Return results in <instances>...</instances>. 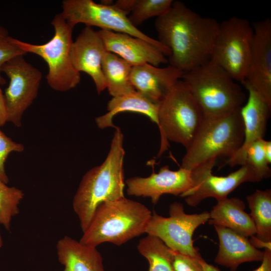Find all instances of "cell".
<instances>
[{"label":"cell","mask_w":271,"mask_h":271,"mask_svg":"<svg viewBox=\"0 0 271 271\" xmlns=\"http://www.w3.org/2000/svg\"><path fill=\"white\" fill-rule=\"evenodd\" d=\"M3 245V240L2 235L0 233V248L2 247Z\"/></svg>","instance_id":"obj_38"},{"label":"cell","mask_w":271,"mask_h":271,"mask_svg":"<svg viewBox=\"0 0 271 271\" xmlns=\"http://www.w3.org/2000/svg\"><path fill=\"white\" fill-rule=\"evenodd\" d=\"M10 37L7 30L0 25V85L6 82L1 75L3 65L15 57L27 54L11 42Z\"/></svg>","instance_id":"obj_29"},{"label":"cell","mask_w":271,"mask_h":271,"mask_svg":"<svg viewBox=\"0 0 271 271\" xmlns=\"http://www.w3.org/2000/svg\"><path fill=\"white\" fill-rule=\"evenodd\" d=\"M2 72L10 79L4 94L8 122L20 127L25 111L38 95L42 74L28 63L23 55L15 57L6 62L2 67Z\"/></svg>","instance_id":"obj_11"},{"label":"cell","mask_w":271,"mask_h":271,"mask_svg":"<svg viewBox=\"0 0 271 271\" xmlns=\"http://www.w3.org/2000/svg\"><path fill=\"white\" fill-rule=\"evenodd\" d=\"M212 173L185 197L188 205L196 206L202 201L210 197L217 200L225 199L241 184L260 181L254 171L247 165L241 166L238 170L225 176H215Z\"/></svg>","instance_id":"obj_18"},{"label":"cell","mask_w":271,"mask_h":271,"mask_svg":"<svg viewBox=\"0 0 271 271\" xmlns=\"http://www.w3.org/2000/svg\"><path fill=\"white\" fill-rule=\"evenodd\" d=\"M169 212L168 217L152 212L145 233L158 238L175 252L192 257L199 256L193 245V235L200 225L208 222L209 212L187 214L183 205L177 202L170 205Z\"/></svg>","instance_id":"obj_10"},{"label":"cell","mask_w":271,"mask_h":271,"mask_svg":"<svg viewBox=\"0 0 271 271\" xmlns=\"http://www.w3.org/2000/svg\"><path fill=\"white\" fill-rule=\"evenodd\" d=\"M114 129L105 160L84 175L73 197V208L83 232L101 203L124 197L123 135L119 127Z\"/></svg>","instance_id":"obj_2"},{"label":"cell","mask_w":271,"mask_h":271,"mask_svg":"<svg viewBox=\"0 0 271 271\" xmlns=\"http://www.w3.org/2000/svg\"><path fill=\"white\" fill-rule=\"evenodd\" d=\"M137 249L149 261L148 271H175L173 259L175 251L158 238L148 235L140 240Z\"/></svg>","instance_id":"obj_25"},{"label":"cell","mask_w":271,"mask_h":271,"mask_svg":"<svg viewBox=\"0 0 271 271\" xmlns=\"http://www.w3.org/2000/svg\"><path fill=\"white\" fill-rule=\"evenodd\" d=\"M24 150L23 144L13 141L0 129V180L6 184L9 181L5 167L8 157L12 152H22Z\"/></svg>","instance_id":"obj_30"},{"label":"cell","mask_w":271,"mask_h":271,"mask_svg":"<svg viewBox=\"0 0 271 271\" xmlns=\"http://www.w3.org/2000/svg\"><path fill=\"white\" fill-rule=\"evenodd\" d=\"M184 72L170 65L159 67L148 63L132 66L130 81L134 89L158 103L180 80Z\"/></svg>","instance_id":"obj_17"},{"label":"cell","mask_w":271,"mask_h":271,"mask_svg":"<svg viewBox=\"0 0 271 271\" xmlns=\"http://www.w3.org/2000/svg\"><path fill=\"white\" fill-rule=\"evenodd\" d=\"M61 14L72 27L79 23L88 27L95 26L101 29L127 34L147 41L169 57L170 50L158 40L153 39L134 27L128 16L114 5L97 4L92 0H64Z\"/></svg>","instance_id":"obj_9"},{"label":"cell","mask_w":271,"mask_h":271,"mask_svg":"<svg viewBox=\"0 0 271 271\" xmlns=\"http://www.w3.org/2000/svg\"><path fill=\"white\" fill-rule=\"evenodd\" d=\"M264 139L253 143L246 151L245 165L249 166L262 180L270 176L271 170L263 148Z\"/></svg>","instance_id":"obj_28"},{"label":"cell","mask_w":271,"mask_h":271,"mask_svg":"<svg viewBox=\"0 0 271 271\" xmlns=\"http://www.w3.org/2000/svg\"><path fill=\"white\" fill-rule=\"evenodd\" d=\"M152 214L143 204L125 197L102 202L79 241L94 247L104 242L120 246L145 233Z\"/></svg>","instance_id":"obj_3"},{"label":"cell","mask_w":271,"mask_h":271,"mask_svg":"<svg viewBox=\"0 0 271 271\" xmlns=\"http://www.w3.org/2000/svg\"><path fill=\"white\" fill-rule=\"evenodd\" d=\"M105 51L97 31L88 26H85L73 42L70 51L71 61L74 69L91 77L98 94L106 88L102 70V61Z\"/></svg>","instance_id":"obj_15"},{"label":"cell","mask_w":271,"mask_h":271,"mask_svg":"<svg viewBox=\"0 0 271 271\" xmlns=\"http://www.w3.org/2000/svg\"><path fill=\"white\" fill-rule=\"evenodd\" d=\"M240 108L220 115H204L195 137L186 149L181 167L191 170L210 161L217 160L218 157H232L244 139Z\"/></svg>","instance_id":"obj_4"},{"label":"cell","mask_w":271,"mask_h":271,"mask_svg":"<svg viewBox=\"0 0 271 271\" xmlns=\"http://www.w3.org/2000/svg\"><path fill=\"white\" fill-rule=\"evenodd\" d=\"M51 25L54 29V36L44 44L29 43L11 36L10 40L26 53L41 57L48 66V84L56 91L65 92L76 87L81 80L80 73L74 69L70 58L73 28L61 13L55 16Z\"/></svg>","instance_id":"obj_7"},{"label":"cell","mask_w":271,"mask_h":271,"mask_svg":"<svg viewBox=\"0 0 271 271\" xmlns=\"http://www.w3.org/2000/svg\"><path fill=\"white\" fill-rule=\"evenodd\" d=\"M7 122H8L7 109L4 94L0 87V127L4 125Z\"/></svg>","instance_id":"obj_34"},{"label":"cell","mask_w":271,"mask_h":271,"mask_svg":"<svg viewBox=\"0 0 271 271\" xmlns=\"http://www.w3.org/2000/svg\"><path fill=\"white\" fill-rule=\"evenodd\" d=\"M244 202L237 198H226L217 200L209 212L210 224L230 229L246 237L255 234V227L245 211Z\"/></svg>","instance_id":"obj_21"},{"label":"cell","mask_w":271,"mask_h":271,"mask_svg":"<svg viewBox=\"0 0 271 271\" xmlns=\"http://www.w3.org/2000/svg\"><path fill=\"white\" fill-rule=\"evenodd\" d=\"M132 67L116 54L105 51L102 61V70L106 88L112 97L124 95L136 90L130 81Z\"/></svg>","instance_id":"obj_23"},{"label":"cell","mask_w":271,"mask_h":271,"mask_svg":"<svg viewBox=\"0 0 271 271\" xmlns=\"http://www.w3.org/2000/svg\"><path fill=\"white\" fill-rule=\"evenodd\" d=\"M181 80L205 115L226 114L240 108L246 100L240 86L211 60L184 72Z\"/></svg>","instance_id":"obj_5"},{"label":"cell","mask_w":271,"mask_h":271,"mask_svg":"<svg viewBox=\"0 0 271 271\" xmlns=\"http://www.w3.org/2000/svg\"><path fill=\"white\" fill-rule=\"evenodd\" d=\"M249 241L251 244L256 248H261L271 249V241L265 242L257 238L255 235L249 237Z\"/></svg>","instance_id":"obj_35"},{"label":"cell","mask_w":271,"mask_h":271,"mask_svg":"<svg viewBox=\"0 0 271 271\" xmlns=\"http://www.w3.org/2000/svg\"><path fill=\"white\" fill-rule=\"evenodd\" d=\"M219 25L215 19L203 17L178 1L155 21L158 40L171 52L168 62L183 72L210 60Z\"/></svg>","instance_id":"obj_1"},{"label":"cell","mask_w":271,"mask_h":271,"mask_svg":"<svg viewBox=\"0 0 271 271\" xmlns=\"http://www.w3.org/2000/svg\"><path fill=\"white\" fill-rule=\"evenodd\" d=\"M198 259L204 271H220L217 267L208 263L201 255L199 257Z\"/></svg>","instance_id":"obj_37"},{"label":"cell","mask_w":271,"mask_h":271,"mask_svg":"<svg viewBox=\"0 0 271 271\" xmlns=\"http://www.w3.org/2000/svg\"><path fill=\"white\" fill-rule=\"evenodd\" d=\"M159 103H154L136 90L120 96L112 97L108 102L105 114L95 118L97 126L101 129L115 128L113 118L122 112H133L148 116L151 121L158 125Z\"/></svg>","instance_id":"obj_22"},{"label":"cell","mask_w":271,"mask_h":271,"mask_svg":"<svg viewBox=\"0 0 271 271\" xmlns=\"http://www.w3.org/2000/svg\"><path fill=\"white\" fill-rule=\"evenodd\" d=\"M128 195L149 197L156 205L163 194L182 196L195 186L192 170L180 167L173 171L168 166L161 167L158 173L153 171L147 177L135 176L125 181Z\"/></svg>","instance_id":"obj_12"},{"label":"cell","mask_w":271,"mask_h":271,"mask_svg":"<svg viewBox=\"0 0 271 271\" xmlns=\"http://www.w3.org/2000/svg\"><path fill=\"white\" fill-rule=\"evenodd\" d=\"M263 151L267 162L271 163V142L264 140L263 144Z\"/></svg>","instance_id":"obj_36"},{"label":"cell","mask_w":271,"mask_h":271,"mask_svg":"<svg viewBox=\"0 0 271 271\" xmlns=\"http://www.w3.org/2000/svg\"><path fill=\"white\" fill-rule=\"evenodd\" d=\"M246 199L255 227V236L262 241L270 242L271 190H256Z\"/></svg>","instance_id":"obj_24"},{"label":"cell","mask_w":271,"mask_h":271,"mask_svg":"<svg viewBox=\"0 0 271 271\" xmlns=\"http://www.w3.org/2000/svg\"><path fill=\"white\" fill-rule=\"evenodd\" d=\"M172 0H137L136 4L128 18L137 27L147 20L159 17L171 8Z\"/></svg>","instance_id":"obj_27"},{"label":"cell","mask_w":271,"mask_h":271,"mask_svg":"<svg viewBox=\"0 0 271 271\" xmlns=\"http://www.w3.org/2000/svg\"><path fill=\"white\" fill-rule=\"evenodd\" d=\"M56 250L58 261L64 266L63 271H105L96 247L65 236L57 241Z\"/></svg>","instance_id":"obj_20"},{"label":"cell","mask_w":271,"mask_h":271,"mask_svg":"<svg viewBox=\"0 0 271 271\" xmlns=\"http://www.w3.org/2000/svg\"><path fill=\"white\" fill-rule=\"evenodd\" d=\"M106 51L114 53L132 66L148 63L159 66L168 59L157 47L127 34L100 29L97 31Z\"/></svg>","instance_id":"obj_16"},{"label":"cell","mask_w":271,"mask_h":271,"mask_svg":"<svg viewBox=\"0 0 271 271\" xmlns=\"http://www.w3.org/2000/svg\"><path fill=\"white\" fill-rule=\"evenodd\" d=\"M192 257L175 252L173 266L175 271H204L199 257Z\"/></svg>","instance_id":"obj_31"},{"label":"cell","mask_w":271,"mask_h":271,"mask_svg":"<svg viewBox=\"0 0 271 271\" xmlns=\"http://www.w3.org/2000/svg\"><path fill=\"white\" fill-rule=\"evenodd\" d=\"M253 29L245 19L233 17L219 23L210 60L236 81L242 83L248 69Z\"/></svg>","instance_id":"obj_8"},{"label":"cell","mask_w":271,"mask_h":271,"mask_svg":"<svg viewBox=\"0 0 271 271\" xmlns=\"http://www.w3.org/2000/svg\"><path fill=\"white\" fill-rule=\"evenodd\" d=\"M252 271H271V249H264L261 264Z\"/></svg>","instance_id":"obj_33"},{"label":"cell","mask_w":271,"mask_h":271,"mask_svg":"<svg viewBox=\"0 0 271 271\" xmlns=\"http://www.w3.org/2000/svg\"><path fill=\"white\" fill-rule=\"evenodd\" d=\"M245 80L271 106V19L255 22Z\"/></svg>","instance_id":"obj_13"},{"label":"cell","mask_w":271,"mask_h":271,"mask_svg":"<svg viewBox=\"0 0 271 271\" xmlns=\"http://www.w3.org/2000/svg\"><path fill=\"white\" fill-rule=\"evenodd\" d=\"M158 125L160 157L169 147V142L187 149L195 137L204 114L186 83L179 80L159 102Z\"/></svg>","instance_id":"obj_6"},{"label":"cell","mask_w":271,"mask_h":271,"mask_svg":"<svg viewBox=\"0 0 271 271\" xmlns=\"http://www.w3.org/2000/svg\"><path fill=\"white\" fill-rule=\"evenodd\" d=\"M219 238V250L214 262L236 271L241 264L261 261L264 251L254 247L248 238L226 227L214 225Z\"/></svg>","instance_id":"obj_19"},{"label":"cell","mask_w":271,"mask_h":271,"mask_svg":"<svg viewBox=\"0 0 271 271\" xmlns=\"http://www.w3.org/2000/svg\"><path fill=\"white\" fill-rule=\"evenodd\" d=\"M24 193L15 187H9L0 180V224L10 231L13 218L20 212L19 205Z\"/></svg>","instance_id":"obj_26"},{"label":"cell","mask_w":271,"mask_h":271,"mask_svg":"<svg viewBox=\"0 0 271 271\" xmlns=\"http://www.w3.org/2000/svg\"><path fill=\"white\" fill-rule=\"evenodd\" d=\"M241 84L248 94L240 109L244 139L239 150L225 162V165L231 167L245 165L246 153L249 147L256 141L263 139L271 110V106L247 81L244 80Z\"/></svg>","instance_id":"obj_14"},{"label":"cell","mask_w":271,"mask_h":271,"mask_svg":"<svg viewBox=\"0 0 271 271\" xmlns=\"http://www.w3.org/2000/svg\"><path fill=\"white\" fill-rule=\"evenodd\" d=\"M136 2L137 0H118L114 4V5L127 16L132 11Z\"/></svg>","instance_id":"obj_32"}]
</instances>
